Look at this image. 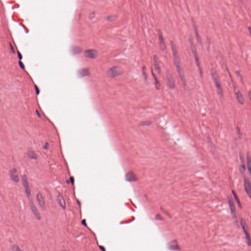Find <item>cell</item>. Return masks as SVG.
<instances>
[{"instance_id": "cell-20", "label": "cell", "mask_w": 251, "mask_h": 251, "mask_svg": "<svg viewBox=\"0 0 251 251\" xmlns=\"http://www.w3.org/2000/svg\"><path fill=\"white\" fill-rule=\"evenodd\" d=\"M78 75L80 77H83L89 75L90 71L88 68H83L78 71Z\"/></svg>"}, {"instance_id": "cell-2", "label": "cell", "mask_w": 251, "mask_h": 251, "mask_svg": "<svg viewBox=\"0 0 251 251\" xmlns=\"http://www.w3.org/2000/svg\"><path fill=\"white\" fill-rule=\"evenodd\" d=\"M210 74H211V78H212L214 82V84L216 87L217 92L219 96L221 97H224V91L223 89L221 82L220 80V78L215 68H211L210 70Z\"/></svg>"}, {"instance_id": "cell-17", "label": "cell", "mask_w": 251, "mask_h": 251, "mask_svg": "<svg viewBox=\"0 0 251 251\" xmlns=\"http://www.w3.org/2000/svg\"><path fill=\"white\" fill-rule=\"evenodd\" d=\"M192 23L193 27L194 33H195V36H196V39H197V41L199 43L201 44V37H200L199 34L198 30V29H197L196 24L195 23V21H194V20L193 19H192Z\"/></svg>"}, {"instance_id": "cell-34", "label": "cell", "mask_w": 251, "mask_h": 251, "mask_svg": "<svg viewBox=\"0 0 251 251\" xmlns=\"http://www.w3.org/2000/svg\"><path fill=\"white\" fill-rule=\"evenodd\" d=\"M251 90H250L248 92V97H249V99L250 100H251Z\"/></svg>"}, {"instance_id": "cell-7", "label": "cell", "mask_w": 251, "mask_h": 251, "mask_svg": "<svg viewBox=\"0 0 251 251\" xmlns=\"http://www.w3.org/2000/svg\"><path fill=\"white\" fill-rule=\"evenodd\" d=\"M122 73V71L120 68L118 67H113L109 69L107 71V74L110 77L115 78L118 76L120 75Z\"/></svg>"}, {"instance_id": "cell-8", "label": "cell", "mask_w": 251, "mask_h": 251, "mask_svg": "<svg viewBox=\"0 0 251 251\" xmlns=\"http://www.w3.org/2000/svg\"><path fill=\"white\" fill-rule=\"evenodd\" d=\"M29 201H30V208H31V210H32L33 214H34V215L35 216V217L38 220H40L41 218V215H40V213L39 212V210H38L37 208H36V206H35V205H34L32 199H30V200H29Z\"/></svg>"}, {"instance_id": "cell-36", "label": "cell", "mask_w": 251, "mask_h": 251, "mask_svg": "<svg viewBox=\"0 0 251 251\" xmlns=\"http://www.w3.org/2000/svg\"><path fill=\"white\" fill-rule=\"evenodd\" d=\"M35 88H36V93H37V94H39V89L37 87V86H35Z\"/></svg>"}, {"instance_id": "cell-24", "label": "cell", "mask_w": 251, "mask_h": 251, "mask_svg": "<svg viewBox=\"0 0 251 251\" xmlns=\"http://www.w3.org/2000/svg\"><path fill=\"white\" fill-rule=\"evenodd\" d=\"M169 248L170 249L173 250H179V246L178 245V244L177 243V242L176 241V240L173 241L171 242L169 244Z\"/></svg>"}, {"instance_id": "cell-13", "label": "cell", "mask_w": 251, "mask_h": 251, "mask_svg": "<svg viewBox=\"0 0 251 251\" xmlns=\"http://www.w3.org/2000/svg\"><path fill=\"white\" fill-rule=\"evenodd\" d=\"M228 203H229V206L230 208L231 214L234 217V219H235V221H237V217H236V213H235V206L234 205V202L232 200V199L230 197H228Z\"/></svg>"}, {"instance_id": "cell-14", "label": "cell", "mask_w": 251, "mask_h": 251, "mask_svg": "<svg viewBox=\"0 0 251 251\" xmlns=\"http://www.w3.org/2000/svg\"><path fill=\"white\" fill-rule=\"evenodd\" d=\"M244 189L245 192L247 194L250 198L251 197V182L247 178H245L244 179Z\"/></svg>"}, {"instance_id": "cell-31", "label": "cell", "mask_w": 251, "mask_h": 251, "mask_svg": "<svg viewBox=\"0 0 251 251\" xmlns=\"http://www.w3.org/2000/svg\"><path fill=\"white\" fill-rule=\"evenodd\" d=\"M116 15H111V16H107V20L109 21H112L115 20L116 19Z\"/></svg>"}, {"instance_id": "cell-3", "label": "cell", "mask_w": 251, "mask_h": 251, "mask_svg": "<svg viewBox=\"0 0 251 251\" xmlns=\"http://www.w3.org/2000/svg\"><path fill=\"white\" fill-rule=\"evenodd\" d=\"M189 42H190V43L191 50V51H192V54H193L194 58V59H195L196 64V65H197V67H198V69H199V72H200V75H201V77H203V69H202L201 65V63H200V59H199V58L198 54V52H197V48H196V45H195V43L194 42L193 39L190 38L189 39Z\"/></svg>"}, {"instance_id": "cell-22", "label": "cell", "mask_w": 251, "mask_h": 251, "mask_svg": "<svg viewBox=\"0 0 251 251\" xmlns=\"http://www.w3.org/2000/svg\"><path fill=\"white\" fill-rule=\"evenodd\" d=\"M28 156L29 158L31 160H36L37 159V157L35 152L32 149H29L28 151Z\"/></svg>"}, {"instance_id": "cell-11", "label": "cell", "mask_w": 251, "mask_h": 251, "mask_svg": "<svg viewBox=\"0 0 251 251\" xmlns=\"http://www.w3.org/2000/svg\"><path fill=\"white\" fill-rule=\"evenodd\" d=\"M85 56L91 59H94L97 56V52L93 49L87 50L84 53Z\"/></svg>"}, {"instance_id": "cell-23", "label": "cell", "mask_w": 251, "mask_h": 251, "mask_svg": "<svg viewBox=\"0 0 251 251\" xmlns=\"http://www.w3.org/2000/svg\"><path fill=\"white\" fill-rule=\"evenodd\" d=\"M152 73L153 77L154 78L155 80V88L157 90H160V81L158 80V78H157V76L155 75V74L154 73L152 69Z\"/></svg>"}, {"instance_id": "cell-32", "label": "cell", "mask_w": 251, "mask_h": 251, "mask_svg": "<svg viewBox=\"0 0 251 251\" xmlns=\"http://www.w3.org/2000/svg\"><path fill=\"white\" fill-rule=\"evenodd\" d=\"M19 64L20 67H21L22 69H24L25 68L24 65L21 61H19Z\"/></svg>"}, {"instance_id": "cell-21", "label": "cell", "mask_w": 251, "mask_h": 251, "mask_svg": "<svg viewBox=\"0 0 251 251\" xmlns=\"http://www.w3.org/2000/svg\"><path fill=\"white\" fill-rule=\"evenodd\" d=\"M58 202L61 208H63V209H65L66 208V204L65 200H64V198L63 197V196L61 194H58Z\"/></svg>"}, {"instance_id": "cell-33", "label": "cell", "mask_w": 251, "mask_h": 251, "mask_svg": "<svg viewBox=\"0 0 251 251\" xmlns=\"http://www.w3.org/2000/svg\"><path fill=\"white\" fill-rule=\"evenodd\" d=\"M10 49H11V51L13 54H14V48H13V46H12V45H11V44L10 43Z\"/></svg>"}, {"instance_id": "cell-15", "label": "cell", "mask_w": 251, "mask_h": 251, "mask_svg": "<svg viewBox=\"0 0 251 251\" xmlns=\"http://www.w3.org/2000/svg\"><path fill=\"white\" fill-rule=\"evenodd\" d=\"M126 179L130 182H134L138 180V177L133 172H129L126 175Z\"/></svg>"}, {"instance_id": "cell-38", "label": "cell", "mask_w": 251, "mask_h": 251, "mask_svg": "<svg viewBox=\"0 0 251 251\" xmlns=\"http://www.w3.org/2000/svg\"><path fill=\"white\" fill-rule=\"evenodd\" d=\"M66 251V250H64V251Z\"/></svg>"}, {"instance_id": "cell-27", "label": "cell", "mask_w": 251, "mask_h": 251, "mask_svg": "<svg viewBox=\"0 0 251 251\" xmlns=\"http://www.w3.org/2000/svg\"><path fill=\"white\" fill-rule=\"evenodd\" d=\"M240 157L242 162L241 166L240 168V171L242 173H244L245 171V170H246V168H245L244 163V160H243L244 158H243V157H242L241 154H240Z\"/></svg>"}, {"instance_id": "cell-10", "label": "cell", "mask_w": 251, "mask_h": 251, "mask_svg": "<svg viewBox=\"0 0 251 251\" xmlns=\"http://www.w3.org/2000/svg\"><path fill=\"white\" fill-rule=\"evenodd\" d=\"M158 35L160 49H162V51H164L166 49V45L165 43L164 39L163 36V34H162V32L161 30H158Z\"/></svg>"}, {"instance_id": "cell-28", "label": "cell", "mask_w": 251, "mask_h": 251, "mask_svg": "<svg viewBox=\"0 0 251 251\" xmlns=\"http://www.w3.org/2000/svg\"><path fill=\"white\" fill-rule=\"evenodd\" d=\"M11 250H12V251H22V250L19 247L16 245H14L11 247Z\"/></svg>"}, {"instance_id": "cell-19", "label": "cell", "mask_w": 251, "mask_h": 251, "mask_svg": "<svg viewBox=\"0 0 251 251\" xmlns=\"http://www.w3.org/2000/svg\"><path fill=\"white\" fill-rule=\"evenodd\" d=\"M82 51L83 50H82V48L78 46L73 45L71 47V52L72 53V54H74V55L80 54V53H82Z\"/></svg>"}, {"instance_id": "cell-26", "label": "cell", "mask_w": 251, "mask_h": 251, "mask_svg": "<svg viewBox=\"0 0 251 251\" xmlns=\"http://www.w3.org/2000/svg\"><path fill=\"white\" fill-rule=\"evenodd\" d=\"M232 193L234 195V198L235 199V201H237V204H238V206L239 207H240V208H241V203H240V200L239 199H238V197H237V193H235V191L234 190H232Z\"/></svg>"}, {"instance_id": "cell-1", "label": "cell", "mask_w": 251, "mask_h": 251, "mask_svg": "<svg viewBox=\"0 0 251 251\" xmlns=\"http://www.w3.org/2000/svg\"><path fill=\"white\" fill-rule=\"evenodd\" d=\"M170 42H171V49H172V51L173 53L175 64L176 66V68L177 69V73L179 75L181 82L184 85V88L186 89L187 88L186 80V77H185L184 73L182 67V65H181L180 60H179V54L177 53V47H176V45L174 43V42L171 41Z\"/></svg>"}, {"instance_id": "cell-9", "label": "cell", "mask_w": 251, "mask_h": 251, "mask_svg": "<svg viewBox=\"0 0 251 251\" xmlns=\"http://www.w3.org/2000/svg\"><path fill=\"white\" fill-rule=\"evenodd\" d=\"M166 78L167 83L170 88L174 89L176 88V83L173 76L172 75L169 71L167 70L166 72Z\"/></svg>"}, {"instance_id": "cell-30", "label": "cell", "mask_w": 251, "mask_h": 251, "mask_svg": "<svg viewBox=\"0 0 251 251\" xmlns=\"http://www.w3.org/2000/svg\"><path fill=\"white\" fill-rule=\"evenodd\" d=\"M142 72L143 74V76H144L145 80H147L148 76L147 74V73H146V68L145 66H143V67Z\"/></svg>"}, {"instance_id": "cell-4", "label": "cell", "mask_w": 251, "mask_h": 251, "mask_svg": "<svg viewBox=\"0 0 251 251\" xmlns=\"http://www.w3.org/2000/svg\"><path fill=\"white\" fill-rule=\"evenodd\" d=\"M226 68H227V67H226ZM227 70L228 72L229 73V75L230 76L231 81H232V85H233V87H234V92L235 93L237 100L238 102H239L240 105H243L244 104L245 102L244 98L243 95H242L241 92V91H240L238 89L237 87V85H236V83H234V80H232V76H231L230 73L229 72V70H228L227 68Z\"/></svg>"}, {"instance_id": "cell-35", "label": "cell", "mask_w": 251, "mask_h": 251, "mask_svg": "<svg viewBox=\"0 0 251 251\" xmlns=\"http://www.w3.org/2000/svg\"><path fill=\"white\" fill-rule=\"evenodd\" d=\"M18 58H19L20 59H22V56H21V54H20V53H19V52H18Z\"/></svg>"}, {"instance_id": "cell-12", "label": "cell", "mask_w": 251, "mask_h": 251, "mask_svg": "<svg viewBox=\"0 0 251 251\" xmlns=\"http://www.w3.org/2000/svg\"><path fill=\"white\" fill-rule=\"evenodd\" d=\"M10 177H11V179L12 181H13L14 182H19V176L18 175L17 171L15 168H13L12 169H11L10 171Z\"/></svg>"}, {"instance_id": "cell-5", "label": "cell", "mask_w": 251, "mask_h": 251, "mask_svg": "<svg viewBox=\"0 0 251 251\" xmlns=\"http://www.w3.org/2000/svg\"><path fill=\"white\" fill-rule=\"evenodd\" d=\"M22 182L23 186H24V188H25V192H26L27 196L28 198L29 199V200L32 199V194H31L30 187V185H29L27 177L25 175H24L23 176Z\"/></svg>"}, {"instance_id": "cell-29", "label": "cell", "mask_w": 251, "mask_h": 251, "mask_svg": "<svg viewBox=\"0 0 251 251\" xmlns=\"http://www.w3.org/2000/svg\"><path fill=\"white\" fill-rule=\"evenodd\" d=\"M152 124V122L151 121H144L141 122L140 123L141 126H149Z\"/></svg>"}, {"instance_id": "cell-16", "label": "cell", "mask_w": 251, "mask_h": 251, "mask_svg": "<svg viewBox=\"0 0 251 251\" xmlns=\"http://www.w3.org/2000/svg\"><path fill=\"white\" fill-rule=\"evenodd\" d=\"M36 197H37V201L39 202V205H40L41 208L43 210H45V208H46L45 201L42 195L40 193H39L37 194Z\"/></svg>"}, {"instance_id": "cell-6", "label": "cell", "mask_w": 251, "mask_h": 251, "mask_svg": "<svg viewBox=\"0 0 251 251\" xmlns=\"http://www.w3.org/2000/svg\"><path fill=\"white\" fill-rule=\"evenodd\" d=\"M240 224H241V226L242 229L244 232L245 234V237H246L247 244L249 246H251V238H250V234L249 233V231H248V226L247 225L246 222L244 220L242 219L240 220Z\"/></svg>"}, {"instance_id": "cell-18", "label": "cell", "mask_w": 251, "mask_h": 251, "mask_svg": "<svg viewBox=\"0 0 251 251\" xmlns=\"http://www.w3.org/2000/svg\"><path fill=\"white\" fill-rule=\"evenodd\" d=\"M153 61H154V67L155 69V71H157V73L158 74H160L161 72V69H160V66L158 63V58L157 56V55H155L153 56Z\"/></svg>"}, {"instance_id": "cell-37", "label": "cell", "mask_w": 251, "mask_h": 251, "mask_svg": "<svg viewBox=\"0 0 251 251\" xmlns=\"http://www.w3.org/2000/svg\"><path fill=\"white\" fill-rule=\"evenodd\" d=\"M250 29H251V28L250 26H249L248 28V31H249V34H250V32H251V31H250Z\"/></svg>"}, {"instance_id": "cell-25", "label": "cell", "mask_w": 251, "mask_h": 251, "mask_svg": "<svg viewBox=\"0 0 251 251\" xmlns=\"http://www.w3.org/2000/svg\"><path fill=\"white\" fill-rule=\"evenodd\" d=\"M247 168H248V171H249L250 174H251V157H250V155L249 153H247Z\"/></svg>"}]
</instances>
